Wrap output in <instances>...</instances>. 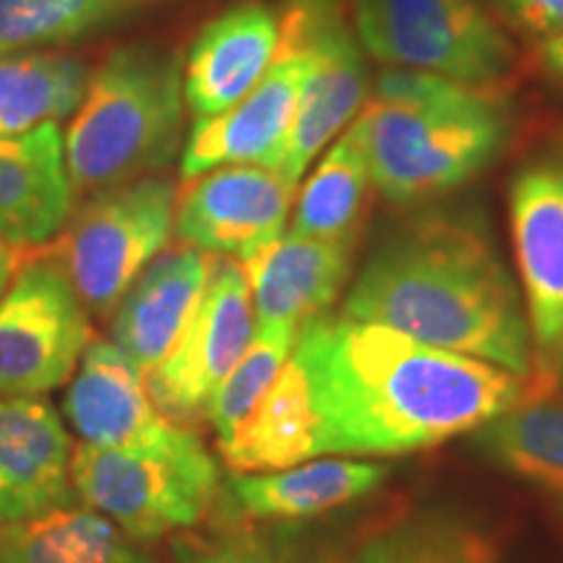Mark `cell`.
Listing matches in <instances>:
<instances>
[{"mask_svg": "<svg viewBox=\"0 0 563 563\" xmlns=\"http://www.w3.org/2000/svg\"><path fill=\"white\" fill-rule=\"evenodd\" d=\"M58 123L0 136V238L16 249L55 241L74 209Z\"/></svg>", "mask_w": 563, "mask_h": 563, "instance_id": "obj_19", "label": "cell"}, {"mask_svg": "<svg viewBox=\"0 0 563 563\" xmlns=\"http://www.w3.org/2000/svg\"><path fill=\"white\" fill-rule=\"evenodd\" d=\"M319 157V165L300 180L295 194L290 230L319 241H355L357 220L371 188L357 123L352 121Z\"/></svg>", "mask_w": 563, "mask_h": 563, "instance_id": "obj_23", "label": "cell"}, {"mask_svg": "<svg viewBox=\"0 0 563 563\" xmlns=\"http://www.w3.org/2000/svg\"><path fill=\"white\" fill-rule=\"evenodd\" d=\"M355 123L371 186L397 203L464 186L509 139L506 104L493 89L407 68L378 76Z\"/></svg>", "mask_w": 563, "mask_h": 563, "instance_id": "obj_3", "label": "cell"}, {"mask_svg": "<svg viewBox=\"0 0 563 563\" xmlns=\"http://www.w3.org/2000/svg\"><path fill=\"white\" fill-rule=\"evenodd\" d=\"M371 95L363 47L334 0L316 26V63L272 170L300 186L313 159L361 115Z\"/></svg>", "mask_w": 563, "mask_h": 563, "instance_id": "obj_13", "label": "cell"}, {"mask_svg": "<svg viewBox=\"0 0 563 563\" xmlns=\"http://www.w3.org/2000/svg\"><path fill=\"white\" fill-rule=\"evenodd\" d=\"M543 60L555 76H561V79H563V32L553 34V37L545 40Z\"/></svg>", "mask_w": 563, "mask_h": 563, "instance_id": "obj_32", "label": "cell"}, {"mask_svg": "<svg viewBox=\"0 0 563 563\" xmlns=\"http://www.w3.org/2000/svg\"><path fill=\"white\" fill-rule=\"evenodd\" d=\"M344 563H498V551L464 517L420 511L386 527Z\"/></svg>", "mask_w": 563, "mask_h": 563, "instance_id": "obj_26", "label": "cell"}, {"mask_svg": "<svg viewBox=\"0 0 563 563\" xmlns=\"http://www.w3.org/2000/svg\"><path fill=\"white\" fill-rule=\"evenodd\" d=\"M74 443L47 399L0 397V527L74 504Z\"/></svg>", "mask_w": 563, "mask_h": 563, "instance_id": "obj_14", "label": "cell"}, {"mask_svg": "<svg viewBox=\"0 0 563 563\" xmlns=\"http://www.w3.org/2000/svg\"><path fill=\"white\" fill-rule=\"evenodd\" d=\"M553 373H555V376H561V382H563V350H561L559 361H555V368H553Z\"/></svg>", "mask_w": 563, "mask_h": 563, "instance_id": "obj_33", "label": "cell"}, {"mask_svg": "<svg viewBox=\"0 0 563 563\" xmlns=\"http://www.w3.org/2000/svg\"><path fill=\"white\" fill-rule=\"evenodd\" d=\"M300 329L290 327H266L253 334V342L243 352L235 368L214 391L203 418L214 428L217 441L228 439L241 422L253 412V407L262 402V397L272 389L274 378L285 368L287 357L295 347Z\"/></svg>", "mask_w": 563, "mask_h": 563, "instance_id": "obj_28", "label": "cell"}, {"mask_svg": "<svg viewBox=\"0 0 563 563\" xmlns=\"http://www.w3.org/2000/svg\"><path fill=\"white\" fill-rule=\"evenodd\" d=\"M352 249L355 241H319L290 230L241 262L256 327L300 329L327 316L350 277Z\"/></svg>", "mask_w": 563, "mask_h": 563, "instance_id": "obj_16", "label": "cell"}, {"mask_svg": "<svg viewBox=\"0 0 563 563\" xmlns=\"http://www.w3.org/2000/svg\"><path fill=\"white\" fill-rule=\"evenodd\" d=\"M183 66L173 53L125 45L89 79L63 154L74 191H104L144 178L178 154Z\"/></svg>", "mask_w": 563, "mask_h": 563, "instance_id": "obj_4", "label": "cell"}, {"mask_svg": "<svg viewBox=\"0 0 563 563\" xmlns=\"http://www.w3.org/2000/svg\"><path fill=\"white\" fill-rule=\"evenodd\" d=\"M175 183L165 175L97 191L60 230L58 269L89 313L110 316L175 228Z\"/></svg>", "mask_w": 563, "mask_h": 563, "instance_id": "obj_7", "label": "cell"}, {"mask_svg": "<svg viewBox=\"0 0 563 563\" xmlns=\"http://www.w3.org/2000/svg\"><path fill=\"white\" fill-rule=\"evenodd\" d=\"M89 344V311L58 264H21L0 298V397L37 399L60 389Z\"/></svg>", "mask_w": 563, "mask_h": 563, "instance_id": "obj_9", "label": "cell"}, {"mask_svg": "<svg viewBox=\"0 0 563 563\" xmlns=\"http://www.w3.org/2000/svg\"><path fill=\"white\" fill-rule=\"evenodd\" d=\"M334 0H287L279 11V47L272 66L243 100L196 118L180 154L186 180L224 165H266L290 133L302 89L316 63V26Z\"/></svg>", "mask_w": 563, "mask_h": 563, "instance_id": "obj_8", "label": "cell"}, {"mask_svg": "<svg viewBox=\"0 0 563 563\" xmlns=\"http://www.w3.org/2000/svg\"><path fill=\"white\" fill-rule=\"evenodd\" d=\"M0 563H154L121 527L84 504H66L0 527Z\"/></svg>", "mask_w": 563, "mask_h": 563, "instance_id": "obj_22", "label": "cell"}, {"mask_svg": "<svg viewBox=\"0 0 563 563\" xmlns=\"http://www.w3.org/2000/svg\"><path fill=\"white\" fill-rule=\"evenodd\" d=\"M279 47V11L249 0L203 26L183 68V100L209 118L243 100L272 66Z\"/></svg>", "mask_w": 563, "mask_h": 563, "instance_id": "obj_17", "label": "cell"}, {"mask_svg": "<svg viewBox=\"0 0 563 563\" xmlns=\"http://www.w3.org/2000/svg\"><path fill=\"white\" fill-rule=\"evenodd\" d=\"M501 3L517 16L519 24L545 34V40L563 32V0H501Z\"/></svg>", "mask_w": 563, "mask_h": 563, "instance_id": "obj_30", "label": "cell"}, {"mask_svg": "<svg viewBox=\"0 0 563 563\" xmlns=\"http://www.w3.org/2000/svg\"><path fill=\"white\" fill-rule=\"evenodd\" d=\"M253 334L256 316L241 262L211 256L207 287L191 323L170 355L146 376L157 410L178 426L203 418Z\"/></svg>", "mask_w": 563, "mask_h": 563, "instance_id": "obj_10", "label": "cell"}, {"mask_svg": "<svg viewBox=\"0 0 563 563\" xmlns=\"http://www.w3.org/2000/svg\"><path fill=\"white\" fill-rule=\"evenodd\" d=\"M298 186L266 165H224L196 175L175 201V232L209 256L245 262L279 241Z\"/></svg>", "mask_w": 563, "mask_h": 563, "instance_id": "obj_11", "label": "cell"}, {"mask_svg": "<svg viewBox=\"0 0 563 563\" xmlns=\"http://www.w3.org/2000/svg\"><path fill=\"white\" fill-rule=\"evenodd\" d=\"M175 563H321L277 538L253 532H224L214 538H180Z\"/></svg>", "mask_w": 563, "mask_h": 563, "instance_id": "obj_29", "label": "cell"}, {"mask_svg": "<svg viewBox=\"0 0 563 563\" xmlns=\"http://www.w3.org/2000/svg\"><path fill=\"white\" fill-rule=\"evenodd\" d=\"M386 477L389 467L378 462L327 456L277 473L235 475L230 481V496L245 517L258 522L292 525L361 501Z\"/></svg>", "mask_w": 563, "mask_h": 563, "instance_id": "obj_20", "label": "cell"}, {"mask_svg": "<svg viewBox=\"0 0 563 563\" xmlns=\"http://www.w3.org/2000/svg\"><path fill=\"white\" fill-rule=\"evenodd\" d=\"M70 485L84 506L133 540H157L199 525L214 504L220 470L188 426L139 446L81 443L70 456Z\"/></svg>", "mask_w": 563, "mask_h": 563, "instance_id": "obj_5", "label": "cell"}, {"mask_svg": "<svg viewBox=\"0 0 563 563\" xmlns=\"http://www.w3.org/2000/svg\"><path fill=\"white\" fill-rule=\"evenodd\" d=\"M292 361L313 420V460L426 452L477 431L527 394L517 373L344 313L300 327Z\"/></svg>", "mask_w": 563, "mask_h": 563, "instance_id": "obj_1", "label": "cell"}, {"mask_svg": "<svg viewBox=\"0 0 563 563\" xmlns=\"http://www.w3.org/2000/svg\"><path fill=\"white\" fill-rule=\"evenodd\" d=\"M19 266H21V249L5 243L3 238H0V298H3V292L9 290L11 279L16 277Z\"/></svg>", "mask_w": 563, "mask_h": 563, "instance_id": "obj_31", "label": "cell"}, {"mask_svg": "<svg viewBox=\"0 0 563 563\" xmlns=\"http://www.w3.org/2000/svg\"><path fill=\"white\" fill-rule=\"evenodd\" d=\"M211 256L191 245L159 253L118 302L112 344L150 376L170 355L199 308Z\"/></svg>", "mask_w": 563, "mask_h": 563, "instance_id": "obj_18", "label": "cell"}, {"mask_svg": "<svg viewBox=\"0 0 563 563\" xmlns=\"http://www.w3.org/2000/svg\"><path fill=\"white\" fill-rule=\"evenodd\" d=\"M89 79V68L68 55H0V136H21L74 115Z\"/></svg>", "mask_w": 563, "mask_h": 563, "instance_id": "obj_24", "label": "cell"}, {"mask_svg": "<svg viewBox=\"0 0 563 563\" xmlns=\"http://www.w3.org/2000/svg\"><path fill=\"white\" fill-rule=\"evenodd\" d=\"M483 456L563 498V405L527 397L475 431Z\"/></svg>", "mask_w": 563, "mask_h": 563, "instance_id": "obj_25", "label": "cell"}, {"mask_svg": "<svg viewBox=\"0 0 563 563\" xmlns=\"http://www.w3.org/2000/svg\"><path fill=\"white\" fill-rule=\"evenodd\" d=\"M63 412L91 446H139L162 441L178 422L152 402L146 373L112 342L91 340L74 371Z\"/></svg>", "mask_w": 563, "mask_h": 563, "instance_id": "obj_15", "label": "cell"}, {"mask_svg": "<svg viewBox=\"0 0 563 563\" xmlns=\"http://www.w3.org/2000/svg\"><path fill=\"white\" fill-rule=\"evenodd\" d=\"M150 3L154 0H0V55L87 37Z\"/></svg>", "mask_w": 563, "mask_h": 563, "instance_id": "obj_27", "label": "cell"}, {"mask_svg": "<svg viewBox=\"0 0 563 563\" xmlns=\"http://www.w3.org/2000/svg\"><path fill=\"white\" fill-rule=\"evenodd\" d=\"M509 220L532 344L555 368L563 350V157L534 162L514 178Z\"/></svg>", "mask_w": 563, "mask_h": 563, "instance_id": "obj_12", "label": "cell"}, {"mask_svg": "<svg viewBox=\"0 0 563 563\" xmlns=\"http://www.w3.org/2000/svg\"><path fill=\"white\" fill-rule=\"evenodd\" d=\"M217 446L238 475L277 473L313 460V420L292 352L262 402Z\"/></svg>", "mask_w": 563, "mask_h": 563, "instance_id": "obj_21", "label": "cell"}, {"mask_svg": "<svg viewBox=\"0 0 563 563\" xmlns=\"http://www.w3.org/2000/svg\"><path fill=\"white\" fill-rule=\"evenodd\" d=\"M344 316L530 378L527 308L483 224L426 211L391 230L352 282Z\"/></svg>", "mask_w": 563, "mask_h": 563, "instance_id": "obj_2", "label": "cell"}, {"mask_svg": "<svg viewBox=\"0 0 563 563\" xmlns=\"http://www.w3.org/2000/svg\"><path fill=\"white\" fill-rule=\"evenodd\" d=\"M352 32L384 66L477 89L517 66V47L483 0H352Z\"/></svg>", "mask_w": 563, "mask_h": 563, "instance_id": "obj_6", "label": "cell"}]
</instances>
